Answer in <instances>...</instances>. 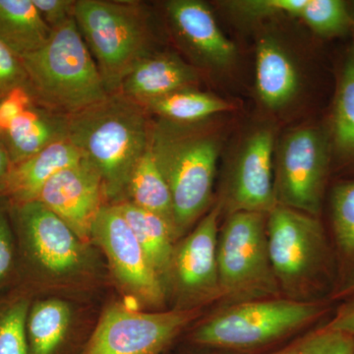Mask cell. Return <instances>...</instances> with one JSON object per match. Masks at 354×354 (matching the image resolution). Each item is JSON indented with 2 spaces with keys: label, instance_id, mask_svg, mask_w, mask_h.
Listing matches in <instances>:
<instances>
[{
  "label": "cell",
  "instance_id": "cell-10",
  "mask_svg": "<svg viewBox=\"0 0 354 354\" xmlns=\"http://www.w3.org/2000/svg\"><path fill=\"white\" fill-rule=\"evenodd\" d=\"M199 314V309L144 312L113 305L82 354H165Z\"/></svg>",
  "mask_w": 354,
  "mask_h": 354
},
{
  "label": "cell",
  "instance_id": "cell-25",
  "mask_svg": "<svg viewBox=\"0 0 354 354\" xmlns=\"http://www.w3.org/2000/svg\"><path fill=\"white\" fill-rule=\"evenodd\" d=\"M142 106L150 116L180 124L204 122L207 118L230 109L227 102L197 88L177 91Z\"/></svg>",
  "mask_w": 354,
  "mask_h": 354
},
{
  "label": "cell",
  "instance_id": "cell-31",
  "mask_svg": "<svg viewBox=\"0 0 354 354\" xmlns=\"http://www.w3.org/2000/svg\"><path fill=\"white\" fill-rule=\"evenodd\" d=\"M28 84L22 60L0 44V101L14 88Z\"/></svg>",
  "mask_w": 354,
  "mask_h": 354
},
{
  "label": "cell",
  "instance_id": "cell-20",
  "mask_svg": "<svg viewBox=\"0 0 354 354\" xmlns=\"http://www.w3.org/2000/svg\"><path fill=\"white\" fill-rule=\"evenodd\" d=\"M51 30L32 0H0V44L19 58L39 50Z\"/></svg>",
  "mask_w": 354,
  "mask_h": 354
},
{
  "label": "cell",
  "instance_id": "cell-9",
  "mask_svg": "<svg viewBox=\"0 0 354 354\" xmlns=\"http://www.w3.org/2000/svg\"><path fill=\"white\" fill-rule=\"evenodd\" d=\"M330 165L329 135L323 130L306 127L288 133L274 167L277 205L319 218Z\"/></svg>",
  "mask_w": 354,
  "mask_h": 354
},
{
  "label": "cell",
  "instance_id": "cell-27",
  "mask_svg": "<svg viewBox=\"0 0 354 354\" xmlns=\"http://www.w3.org/2000/svg\"><path fill=\"white\" fill-rule=\"evenodd\" d=\"M298 17L325 38L344 36L353 28L351 10L342 0H307Z\"/></svg>",
  "mask_w": 354,
  "mask_h": 354
},
{
  "label": "cell",
  "instance_id": "cell-3",
  "mask_svg": "<svg viewBox=\"0 0 354 354\" xmlns=\"http://www.w3.org/2000/svg\"><path fill=\"white\" fill-rule=\"evenodd\" d=\"M150 143L171 190L180 239L213 206L220 141L202 122L180 124L152 118Z\"/></svg>",
  "mask_w": 354,
  "mask_h": 354
},
{
  "label": "cell",
  "instance_id": "cell-34",
  "mask_svg": "<svg viewBox=\"0 0 354 354\" xmlns=\"http://www.w3.org/2000/svg\"><path fill=\"white\" fill-rule=\"evenodd\" d=\"M11 169V160L6 147L0 139V196L3 194L4 187Z\"/></svg>",
  "mask_w": 354,
  "mask_h": 354
},
{
  "label": "cell",
  "instance_id": "cell-16",
  "mask_svg": "<svg viewBox=\"0 0 354 354\" xmlns=\"http://www.w3.org/2000/svg\"><path fill=\"white\" fill-rule=\"evenodd\" d=\"M199 79L196 67L180 55L157 50L133 68L116 93L142 106L177 91L196 88Z\"/></svg>",
  "mask_w": 354,
  "mask_h": 354
},
{
  "label": "cell",
  "instance_id": "cell-26",
  "mask_svg": "<svg viewBox=\"0 0 354 354\" xmlns=\"http://www.w3.org/2000/svg\"><path fill=\"white\" fill-rule=\"evenodd\" d=\"M34 297L20 285L0 298V354H28L26 321Z\"/></svg>",
  "mask_w": 354,
  "mask_h": 354
},
{
  "label": "cell",
  "instance_id": "cell-8",
  "mask_svg": "<svg viewBox=\"0 0 354 354\" xmlns=\"http://www.w3.org/2000/svg\"><path fill=\"white\" fill-rule=\"evenodd\" d=\"M216 259L221 299L227 304L281 297L270 260L266 214L227 216L218 230Z\"/></svg>",
  "mask_w": 354,
  "mask_h": 354
},
{
  "label": "cell",
  "instance_id": "cell-2",
  "mask_svg": "<svg viewBox=\"0 0 354 354\" xmlns=\"http://www.w3.org/2000/svg\"><path fill=\"white\" fill-rule=\"evenodd\" d=\"M267 237L281 295L297 301H330L339 272L329 235L319 218L277 205L267 215Z\"/></svg>",
  "mask_w": 354,
  "mask_h": 354
},
{
  "label": "cell",
  "instance_id": "cell-6",
  "mask_svg": "<svg viewBox=\"0 0 354 354\" xmlns=\"http://www.w3.org/2000/svg\"><path fill=\"white\" fill-rule=\"evenodd\" d=\"M21 60L37 101L58 113L72 115L109 95L75 19L53 30L44 46Z\"/></svg>",
  "mask_w": 354,
  "mask_h": 354
},
{
  "label": "cell",
  "instance_id": "cell-19",
  "mask_svg": "<svg viewBox=\"0 0 354 354\" xmlns=\"http://www.w3.org/2000/svg\"><path fill=\"white\" fill-rule=\"evenodd\" d=\"M300 86L299 74L281 44L261 39L256 50V88L267 108L279 109L292 101Z\"/></svg>",
  "mask_w": 354,
  "mask_h": 354
},
{
  "label": "cell",
  "instance_id": "cell-1",
  "mask_svg": "<svg viewBox=\"0 0 354 354\" xmlns=\"http://www.w3.org/2000/svg\"><path fill=\"white\" fill-rule=\"evenodd\" d=\"M151 120L120 93L68 116V139L101 174L109 204L124 201L130 174L150 142Z\"/></svg>",
  "mask_w": 354,
  "mask_h": 354
},
{
  "label": "cell",
  "instance_id": "cell-12",
  "mask_svg": "<svg viewBox=\"0 0 354 354\" xmlns=\"http://www.w3.org/2000/svg\"><path fill=\"white\" fill-rule=\"evenodd\" d=\"M92 241L104 251L125 295L151 308L164 307L167 298L164 283L115 205L102 207L93 225Z\"/></svg>",
  "mask_w": 354,
  "mask_h": 354
},
{
  "label": "cell",
  "instance_id": "cell-15",
  "mask_svg": "<svg viewBox=\"0 0 354 354\" xmlns=\"http://www.w3.org/2000/svg\"><path fill=\"white\" fill-rule=\"evenodd\" d=\"M172 34L191 57L203 65L227 66L236 55L208 4L200 0H169L164 3Z\"/></svg>",
  "mask_w": 354,
  "mask_h": 354
},
{
  "label": "cell",
  "instance_id": "cell-17",
  "mask_svg": "<svg viewBox=\"0 0 354 354\" xmlns=\"http://www.w3.org/2000/svg\"><path fill=\"white\" fill-rule=\"evenodd\" d=\"M0 139L11 165L16 164L55 142L68 139V116L51 111L36 100L0 133Z\"/></svg>",
  "mask_w": 354,
  "mask_h": 354
},
{
  "label": "cell",
  "instance_id": "cell-28",
  "mask_svg": "<svg viewBox=\"0 0 354 354\" xmlns=\"http://www.w3.org/2000/svg\"><path fill=\"white\" fill-rule=\"evenodd\" d=\"M268 354H354V335L323 325Z\"/></svg>",
  "mask_w": 354,
  "mask_h": 354
},
{
  "label": "cell",
  "instance_id": "cell-35",
  "mask_svg": "<svg viewBox=\"0 0 354 354\" xmlns=\"http://www.w3.org/2000/svg\"><path fill=\"white\" fill-rule=\"evenodd\" d=\"M354 295V274L351 279L344 283V286H341L330 298V301H337V300H344L346 298L351 297Z\"/></svg>",
  "mask_w": 354,
  "mask_h": 354
},
{
  "label": "cell",
  "instance_id": "cell-22",
  "mask_svg": "<svg viewBox=\"0 0 354 354\" xmlns=\"http://www.w3.org/2000/svg\"><path fill=\"white\" fill-rule=\"evenodd\" d=\"M124 201L132 203L135 206L164 218L171 225L177 241H179L171 190L158 167L150 142L130 174Z\"/></svg>",
  "mask_w": 354,
  "mask_h": 354
},
{
  "label": "cell",
  "instance_id": "cell-30",
  "mask_svg": "<svg viewBox=\"0 0 354 354\" xmlns=\"http://www.w3.org/2000/svg\"><path fill=\"white\" fill-rule=\"evenodd\" d=\"M307 0H247L228 2L232 10L243 16L254 18L267 17L276 14H288L298 17Z\"/></svg>",
  "mask_w": 354,
  "mask_h": 354
},
{
  "label": "cell",
  "instance_id": "cell-29",
  "mask_svg": "<svg viewBox=\"0 0 354 354\" xmlns=\"http://www.w3.org/2000/svg\"><path fill=\"white\" fill-rule=\"evenodd\" d=\"M20 286L17 243L10 218V203L0 196V298Z\"/></svg>",
  "mask_w": 354,
  "mask_h": 354
},
{
  "label": "cell",
  "instance_id": "cell-23",
  "mask_svg": "<svg viewBox=\"0 0 354 354\" xmlns=\"http://www.w3.org/2000/svg\"><path fill=\"white\" fill-rule=\"evenodd\" d=\"M330 239L339 272L337 291L354 274V179L335 184L330 192Z\"/></svg>",
  "mask_w": 354,
  "mask_h": 354
},
{
  "label": "cell",
  "instance_id": "cell-5",
  "mask_svg": "<svg viewBox=\"0 0 354 354\" xmlns=\"http://www.w3.org/2000/svg\"><path fill=\"white\" fill-rule=\"evenodd\" d=\"M332 304L279 297L228 304L198 324L186 339L202 348L255 354L322 318Z\"/></svg>",
  "mask_w": 354,
  "mask_h": 354
},
{
  "label": "cell",
  "instance_id": "cell-36",
  "mask_svg": "<svg viewBox=\"0 0 354 354\" xmlns=\"http://www.w3.org/2000/svg\"><path fill=\"white\" fill-rule=\"evenodd\" d=\"M189 346L190 348L186 349L181 354H239L232 353V351H221V349L202 348V346H192V344H189Z\"/></svg>",
  "mask_w": 354,
  "mask_h": 354
},
{
  "label": "cell",
  "instance_id": "cell-33",
  "mask_svg": "<svg viewBox=\"0 0 354 354\" xmlns=\"http://www.w3.org/2000/svg\"><path fill=\"white\" fill-rule=\"evenodd\" d=\"M342 301L333 318L324 326L328 329L354 335V295Z\"/></svg>",
  "mask_w": 354,
  "mask_h": 354
},
{
  "label": "cell",
  "instance_id": "cell-14",
  "mask_svg": "<svg viewBox=\"0 0 354 354\" xmlns=\"http://www.w3.org/2000/svg\"><path fill=\"white\" fill-rule=\"evenodd\" d=\"M37 200L86 243L92 241L95 218L109 204L101 174L85 158L51 177Z\"/></svg>",
  "mask_w": 354,
  "mask_h": 354
},
{
  "label": "cell",
  "instance_id": "cell-7",
  "mask_svg": "<svg viewBox=\"0 0 354 354\" xmlns=\"http://www.w3.org/2000/svg\"><path fill=\"white\" fill-rule=\"evenodd\" d=\"M75 22L109 94L144 58L158 50L152 17L134 0H77Z\"/></svg>",
  "mask_w": 354,
  "mask_h": 354
},
{
  "label": "cell",
  "instance_id": "cell-37",
  "mask_svg": "<svg viewBox=\"0 0 354 354\" xmlns=\"http://www.w3.org/2000/svg\"><path fill=\"white\" fill-rule=\"evenodd\" d=\"M351 19H353V29H354V3L353 4V8L351 10Z\"/></svg>",
  "mask_w": 354,
  "mask_h": 354
},
{
  "label": "cell",
  "instance_id": "cell-18",
  "mask_svg": "<svg viewBox=\"0 0 354 354\" xmlns=\"http://www.w3.org/2000/svg\"><path fill=\"white\" fill-rule=\"evenodd\" d=\"M83 158L69 139L55 142L36 155L11 165L2 197L10 204L35 201L51 177Z\"/></svg>",
  "mask_w": 354,
  "mask_h": 354
},
{
  "label": "cell",
  "instance_id": "cell-11",
  "mask_svg": "<svg viewBox=\"0 0 354 354\" xmlns=\"http://www.w3.org/2000/svg\"><path fill=\"white\" fill-rule=\"evenodd\" d=\"M221 213V205L216 203L174 245L165 281L167 297L174 301L172 309L200 310L221 300L216 259Z\"/></svg>",
  "mask_w": 354,
  "mask_h": 354
},
{
  "label": "cell",
  "instance_id": "cell-32",
  "mask_svg": "<svg viewBox=\"0 0 354 354\" xmlns=\"http://www.w3.org/2000/svg\"><path fill=\"white\" fill-rule=\"evenodd\" d=\"M46 26L53 31L75 19L77 0H32Z\"/></svg>",
  "mask_w": 354,
  "mask_h": 354
},
{
  "label": "cell",
  "instance_id": "cell-13",
  "mask_svg": "<svg viewBox=\"0 0 354 354\" xmlns=\"http://www.w3.org/2000/svg\"><path fill=\"white\" fill-rule=\"evenodd\" d=\"M274 136L258 130L244 142L218 204L228 215L237 212L268 214L277 206L274 191Z\"/></svg>",
  "mask_w": 354,
  "mask_h": 354
},
{
  "label": "cell",
  "instance_id": "cell-4",
  "mask_svg": "<svg viewBox=\"0 0 354 354\" xmlns=\"http://www.w3.org/2000/svg\"><path fill=\"white\" fill-rule=\"evenodd\" d=\"M20 285L36 295L51 286H72L85 283L95 272V262L84 242L43 203L10 204Z\"/></svg>",
  "mask_w": 354,
  "mask_h": 354
},
{
  "label": "cell",
  "instance_id": "cell-24",
  "mask_svg": "<svg viewBox=\"0 0 354 354\" xmlns=\"http://www.w3.org/2000/svg\"><path fill=\"white\" fill-rule=\"evenodd\" d=\"M329 141L330 153L339 162L354 167V44L346 53L337 83Z\"/></svg>",
  "mask_w": 354,
  "mask_h": 354
},
{
  "label": "cell",
  "instance_id": "cell-21",
  "mask_svg": "<svg viewBox=\"0 0 354 354\" xmlns=\"http://www.w3.org/2000/svg\"><path fill=\"white\" fill-rule=\"evenodd\" d=\"M114 205L127 221L165 288L172 252L178 241L171 225L160 216L139 208L132 203L122 201Z\"/></svg>",
  "mask_w": 354,
  "mask_h": 354
}]
</instances>
